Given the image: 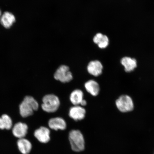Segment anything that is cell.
Instances as JSON below:
<instances>
[{"label": "cell", "instance_id": "obj_1", "mask_svg": "<svg viewBox=\"0 0 154 154\" xmlns=\"http://www.w3.org/2000/svg\"><path fill=\"white\" fill-rule=\"evenodd\" d=\"M38 107V102L33 97L30 96H26L19 106L21 116L26 117L32 115L34 111L37 110Z\"/></svg>", "mask_w": 154, "mask_h": 154}, {"label": "cell", "instance_id": "obj_2", "mask_svg": "<svg viewBox=\"0 0 154 154\" xmlns=\"http://www.w3.org/2000/svg\"><path fill=\"white\" fill-rule=\"evenodd\" d=\"M69 140L73 151L79 152L85 149V140L83 136L80 131L73 130L69 134Z\"/></svg>", "mask_w": 154, "mask_h": 154}, {"label": "cell", "instance_id": "obj_3", "mask_svg": "<svg viewBox=\"0 0 154 154\" xmlns=\"http://www.w3.org/2000/svg\"><path fill=\"white\" fill-rule=\"evenodd\" d=\"M43 102L42 109L48 113L55 112L58 109L60 105L59 98L53 94H49L44 96Z\"/></svg>", "mask_w": 154, "mask_h": 154}, {"label": "cell", "instance_id": "obj_4", "mask_svg": "<svg viewBox=\"0 0 154 154\" xmlns=\"http://www.w3.org/2000/svg\"><path fill=\"white\" fill-rule=\"evenodd\" d=\"M116 104L121 112H126L132 111L134 108L132 100L129 96L122 95L116 100Z\"/></svg>", "mask_w": 154, "mask_h": 154}, {"label": "cell", "instance_id": "obj_5", "mask_svg": "<svg viewBox=\"0 0 154 154\" xmlns=\"http://www.w3.org/2000/svg\"><path fill=\"white\" fill-rule=\"evenodd\" d=\"M54 78L61 82L66 83L72 81L73 76L69 67L66 65H62L57 69L54 75Z\"/></svg>", "mask_w": 154, "mask_h": 154}, {"label": "cell", "instance_id": "obj_6", "mask_svg": "<svg viewBox=\"0 0 154 154\" xmlns=\"http://www.w3.org/2000/svg\"><path fill=\"white\" fill-rule=\"evenodd\" d=\"M50 131L49 129L41 127L34 132V135L40 142L47 143L50 140Z\"/></svg>", "mask_w": 154, "mask_h": 154}, {"label": "cell", "instance_id": "obj_7", "mask_svg": "<svg viewBox=\"0 0 154 154\" xmlns=\"http://www.w3.org/2000/svg\"><path fill=\"white\" fill-rule=\"evenodd\" d=\"M86 110L84 108L76 105L71 108L69 110V116L75 121L81 120L85 117Z\"/></svg>", "mask_w": 154, "mask_h": 154}, {"label": "cell", "instance_id": "obj_8", "mask_svg": "<svg viewBox=\"0 0 154 154\" xmlns=\"http://www.w3.org/2000/svg\"><path fill=\"white\" fill-rule=\"evenodd\" d=\"M103 69V65L100 61L98 60L91 61L88 63L87 67L88 72L95 76H98L100 75Z\"/></svg>", "mask_w": 154, "mask_h": 154}, {"label": "cell", "instance_id": "obj_9", "mask_svg": "<svg viewBox=\"0 0 154 154\" xmlns=\"http://www.w3.org/2000/svg\"><path fill=\"white\" fill-rule=\"evenodd\" d=\"M28 127L26 124L22 122L17 123L13 129V134L19 139L24 138L27 133Z\"/></svg>", "mask_w": 154, "mask_h": 154}, {"label": "cell", "instance_id": "obj_10", "mask_svg": "<svg viewBox=\"0 0 154 154\" xmlns=\"http://www.w3.org/2000/svg\"><path fill=\"white\" fill-rule=\"evenodd\" d=\"M48 124L50 128L56 131L64 130L66 127L65 121L60 117H55L50 119Z\"/></svg>", "mask_w": 154, "mask_h": 154}, {"label": "cell", "instance_id": "obj_11", "mask_svg": "<svg viewBox=\"0 0 154 154\" xmlns=\"http://www.w3.org/2000/svg\"><path fill=\"white\" fill-rule=\"evenodd\" d=\"M15 18L14 15L11 13L5 12L1 15L0 22L2 26L6 28H9L15 22Z\"/></svg>", "mask_w": 154, "mask_h": 154}, {"label": "cell", "instance_id": "obj_12", "mask_svg": "<svg viewBox=\"0 0 154 154\" xmlns=\"http://www.w3.org/2000/svg\"><path fill=\"white\" fill-rule=\"evenodd\" d=\"M121 62L125 67V70L127 72L133 71L137 66L136 60L130 57H125L121 60Z\"/></svg>", "mask_w": 154, "mask_h": 154}, {"label": "cell", "instance_id": "obj_13", "mask_svg": "<svg viewBox=\"0 0 154 154\" xmlns=\"http://www.w3.org/2000/svg\"><path fill=\"white\" fill-rule=\"evenodd\" d=\"M85 87L86 91L92 96H97L99 93L100 88L99 85L95 81H88L85 83Z\"/></svg>", "mask_w": 154, "mask_h": 154}, {"label": "cell", "instance_id": "obj_14", "mask_svg": "<svg viewBox=\"0 0 154 154\" xmlns=\"http://www.w3.org/2000/svg\"><path fill=\"white\" fill-rule=\"evenodd\" d=\"M17 144L19 151L23 154H29L32 149V145L30 142L25 138L19 139Z\"/></svg>", "mask_w": 154, "mask_h": 154}, {"label": "cell", "instance_id": "obj_15", "mask_svg": "<svg viewBox=\"0 0 154 154\" xmlns=\"http://www.w3.org/2000/svg\"><path fill=\"white\" fill-rule=\"evenodd\" d=\"M94 43L98 44L99 47L105 48L109 45V40L107 36L101 33H98L94 38Z\"/></svg>", "mask_w": 154, "mask_h": 154}, {"label": "cell", "instance_id": "obj_16", "mask_svg": "<svg viewBox=\"0 0 154 154\" xmlns=\"http://www.w3.org/2000/svg\"><path fill=\"white\" fill-rule=\"evenodd\" d=\"M84 94L81 90H76L73 91L70 96V100L75 106L80 104L83 100Z\"/></svg>", "mask_w": 154, "mask_h": 154}, {"label": "cell", "instance_id": "obj_17", "mask_svg": "<svg viewBox=\"0 0 154 154\" xmlns=\"http://www.w3.org/2000/svg\"><path fill=\"white\" fill-rule=\"evenodd\" d=\"M12 126L11 119L7 115H3L0 117V129L1 130L11 129Z\"/></svg>", "mask_w": 154, "mask_h": 154}, {"label": "cell", "instance_id": "obj_18", "mask_svg": "<svg viewBox=\"0 0 154 154\" xmlns=\"http://www.w3.org/2000/svg\"><path fill=\"white\" fill-rule=\"evenodd\" d=\"M80 104L82 106H85L87 104V102L84 99L83 100H82Z\"/></svg>", "mask_w": 154, "mask_h": 154}, {"label": "cell", "instance_id": "obj_19", "mask_svg": "<svg viewBox=\"0 0 154 154\" xmlns=\"http://www.w3.org/2000/svg\"><path fill=\"white\" fill-rule=\"evenodd\" d=\"M1 14H2L1 11V10H0V17H1Z\"/></svg>", "mask_w": 154, "mask_h": 154}]
</instances>
